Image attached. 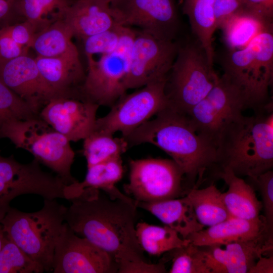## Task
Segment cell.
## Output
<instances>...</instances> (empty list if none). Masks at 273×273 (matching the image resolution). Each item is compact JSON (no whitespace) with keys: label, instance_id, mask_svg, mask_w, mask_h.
I'll list each match as a JSON object with an SVG mask.
<instances>
[{"label":"cell","instance_id":"e0dca14e","mask_svg":"<svg viewBox=\"0 0 273 273\" xmlns=\"http://www.w3.org/2000/svg\"><path fill=\"white\" fill-rule=\"evenodd\" d=\"M0 79L38 115L51 99L59 97L42 77L35 59L28 54L0 60Z\"/></svg>","mask_w":273,"mask_h":273},{"label":"cell","instance_id":"3957f363","mask_svg":"<svg viewBox=\"0 0 273 273\" xmlns=\"http://www.w3.org/2000/svg\"><path fill=\"white\" fill-rule=\"evenodd\" d=\"M272 167V109L243 114L225 127L217 142L214 168L253 178Z\"/></svg>","mask_w":273,"mask_h":273},{"label":"cell","instance_id":"d6a6232c","mask_svg":"<svg viewBox=\"0 0 273 273\" xmlns=\"http://www.w3.org/2000/svg\"><path fill=\"white\" fill-rule=\"evenodd\" d=\"M44 271L39 264L6 236L0 250V273H40Z\"/></svg>","mask_w":273,"mask_h":273},{"label":"cell","instance_id":"9c48e42d","mask_svg":"<svg viewBox=\"0 0 273 273\" xmlns=\"http://www.w3.org/2000/svg\"><path fill=\"white\" fill-rule=\"evenodd\" d=\"M39 163L35 159L22 163L13 155H2L0 150V222L10 208L11 201L20 195L69 199V185L57 175L42 170Z\"/></svg>","mask_w":273,"mask_h":273},{"label":"cell","instance_id":"d6986e66","mask_svg":"<svg viewBox=\"0 0 273 273\" xmlns=\"http://www.w3.org/2000/svg\"><path fill=\"white\" fill-rule=\"evenodd\" d=\"M268 231L273 232L268 228L263 215H260L253 219L230 217L190 235L186 239L198 246H221L234 242L253 239Z\"/></svg>","mask_w":273,"mask_h":273},{"label":"cell","instance_id":"d4e9b609","mask_svg":"<svg viewBox=\"0 0 273 273\" xmlns=\"http://www.w3.org/2000/svg\"><path fill=\"white\" fill-rule=\"evenodd\" d=\"M220 29L230 50L241 49L259 33L272 30V22L243 10L231 17Z\"/></svg>","mask_w":273,"mask_h":273},{"label":"cell","instance_id":"603a6c76","mask_svg":"<svg viewBox=\"0 0 273 273\" xmlns=\"http://www.w3.org/2000/svg\"><path fill=\"white\" fill-rule=\"evenodd\" d=\"M123 173L121 157L87 167L83 180L76 181L71 184L72 199L76 197L81 190L90 189L102 191L112 199H118L135 203L132 198L122 193L116 187V184L122 178Z\"/></svg>","mask_w":273,"mask_h":273},{"label":"cell","instance_id":"7a4b0ae2","mask_svg":"<svg viewBox=\"0 0 273 273\" xmlns=\"http://www.w3.org/2000/svg\"><path fill=\"white\" fill-rule=\"evenodd\" d=\"M123 138L128 147L150 144L164 151L193 187H197L205 172L215 165L216 146L196 131L187 115L170 104Z\"/></svg>","mask_w":273,"mask_h":273},{"label":"cell","instance_id":"4316f807","mask_svg":"<svg viewBox=\"0 0 273 273\" xmlns=\"http://www.w3.org/2000/svg\"><path fill=\"white\" fill-rule=\"evenodd\" d=\"M186 193L198 220L204 226H212L231 217L223 202L222 193L215 185L202 189L192 187Z\"/></svg>","mask_w":273,"mask_h":273},{"label":"cell","instance_id":"ac0fdd59","mask_svg":"<svg viewBox=\"0 0 273 273\" xmlns=\"http://www.w3.org/2000/svg\"><path fill=\"white\" fill-rule=\"evenodd\" d=\"M34 59L42 77L57 95L78 98L85 76L79 53Z\"/></svg>","mask_w":273,"mask_h":273},{"label":"cell","instance_id":"9a60e30c","mask_svg":"<svg viewBox=\"0 0 273 273\" xmlns=\"http://www.w3.org/2000/svg\"><path fill=\"white\" fill-rule=\"evenodd\" d=\"M54 273H113L118 266L107 252L76 234L65 222L56 244L52 270Z\"/></svg>","mask_w":273,"mask_h":273},{"label":"cell","instance_id":"f546056e","mask_svg":"<svg viewBox=\"0 0 273 273\" xmlns=\"http://www.w3.org/2000/svg\"><path fill=\"white\" fill-rule=\"evenodd\" d=\"M128 145L123 137H114L110 134L96 130L83 140L82 152L87 163V167L121 157Z\"/></svg>","mask_w":273,"mask_h":273},{"label":"cell","instance_id":"4fadbf2b","mask_svg":"<svg viewBox=\"0 0 273 273\" xmlns=\"http://www.w3.org/2000/svg\"><path fill=\"white\" fill-rule=\"evenodd\" d=\"M110 11L115 23L156 38L176 41L180 22L172 0H111Z\"/></svg>","mask_w":273,"mask_h":273},{"label":"cell","instance_id":"7402d4cb","mask_svg":"<svg viewBox=\"0 0 273 273\" xmlns=\"http://www.w3.org/2000/svg\"><path fill=\"white\" fill-rule=\"evenodd\" d=\"M215 174L228 185V191L222 193V195L231 217L253 219L260 215L262 204L252 185L229 169L217 170Z\"/></svg>","mask_w":273,"mask_h":273},{"label":"cell","instance_id":"f35d334b","mask_svg":"<svg viewBox=\"0 0 273 273\" xmlns=\"http://www.w3.org/2000/svg\"><path fill=\"white\" fill-rule=\"evenodd\" d=\"M28 48L16 42L5 27L0 29V60H8L27 55Z\"/></svg>","mask_w":273,"mask_h":273},{"label":"cell","instance_id":"cb8c5ba5","mask_svg":"<svg viewBox=\"0 0 273 273\" xmlns=\"http://www.w3.org/2000/svg\"><path fill=\"white\" fill-rule=\"evenodd\" d=\"M273 232L224 245L228 273H248L261 256L272 253Z\"/></svg>","mask_w":273,"mask_h":273},{"label":"cell","instance_id":"60d3db41","mask_svg":"<svg viewBox=\"0 0 273 273\" xmlns=\"http://www.w3.org/2000/svg\"><path fill=\"white\" fill-rule=\"evenodd\" d=\"M273 256H261L255 262L248 273H272Z\"/></svg>","mask_w":273,"mask_h":273},{"label":"cell","instance_id":"1f68e13d","mask_svg":"<svg viewBox=\"0 0 273 273\" xmlns=\"http://www.w3.org/2000/svg\"><path fill=\"white\" fill-rule=\"evenodd\" d=\"M171 253L170 273H211L203 246L191 242L174 249Z\"/></svg>","mask_w":273,"mask_h":273},{"label":"cell","instance_id":"8992f818","mask_svg":"<svg viewBox=\"0 0 273 273\" xmlns=\"http://www.w3.org/2000/svg\"><path fill=\"white\" fill-rule=\"evenodd\" d=\"M1 135L17 148L29 152L66 184L77 181L71 172L75 153L70 142L39 116L8 122L3 127Z\"/></svg>","mask_w":273,"mask_h":273},{"label":"cell","instance_id":"7c38bea8","mask_svg":"<svg viewBox=\"0 0 273 273\" xmlns=\"http://www.w3.org/2000/svg\"><path fill=\"white\" fill-rule=\"evenodd\" d=\"M246 109L240 92L222 75L207 95L186 115L196 131L216 147L225 127Z\"/></svg>","mask_w":273,"mask_h":273},{"label":"cell","instance_id":"f1b7e54d","mask_svg":"<svg viewBox=\"0 0 273 273\" xmlns=\"http://www.w3.org/2000/svg\"><path fill=\"white\" fill-rule=\"evenodd\" d=\"M135 232L142 249L152 255H160L185 246L190 242L166 225L162 226L145 222H139L135 225Z\"/></svg>","mask_w":273,"mask_h":273},{"label":"cell","instance_id":"30bf717a","mask_svg":"<svg viewBox=\"0 0 273 273\" xmlns=\"http://www.w3.org/2000/svg\"><path fill=\"white\" fill-rule=\"evenodd\" d=\"M166 78L150 83L121 97L104 116L98 118L94 130L125 137L170 103L165 92Z\"/></svg>","mask_w":273,"mask_h":273},{"label":"cell","instance_id":"ab89813d","mask_svg":"<svg viewBox=\"0 0 273 273\" xmlns=\"http://www.w3.org/2000/svg\"><path fill=\"white\" fill-rule=\"evenodd\" d=\"M23 18L18 8V0H0V25L2 28L17 23Z\"/></svg>","mask_w":273,"mask_h":273},{"label":"cell","instance_id":"ba28073f","mask_svg":"<svg viewBox=\"0 0 273 273\" xmlns=\"http://www.w3.org/2000/svg\"><path fill=\"white\" fill-rule=\"evenodd\" d=\"M135 29L123 27L117 48L95 60L86 56L87 69L78 90L79 99L111 107L126 93L125 79L129 68Z\"/></svg>","mask_w":273,"mask_h":273},{"label":"cell","instance_id":"836d02e7","mask_svg":"<svg viewBox=\"0 0 273 273\" xmlns=\"http://www.w3.org/2000/svg\"><path fill=\"white\" fill-rule=\"evenodd\" d=\"M39 116L30 106L9 88L0 79V139L4 125L14 120Z\"/></svg>","mask_w":273,"mask_h":273},{"label":"cell","instance_id":"277c9868","mask_svg":"<svg viewBox=\"0 0 273 273\" xmlns=\"http://www.w3.org/2000/svg\"><path fill=\"white\" fill-rule=\"evenodd\" d=\"M67 207L44 199L42 207L24 212L10 207L0 222L6 236L44 271H52L54 251L65 225Z\"/></svg>","mask_w":273,"mask_h":273},{"label":"cell","instance_id":"484cf974","mask_svg":"<svg viewBox=\"0 0 273 273\" xmlns=\"http://www.w3.org/2000/svg\"><path fill=\"white\" fill-rule=\"evenodd\" d=\"M73 33L63 19L55 20L37 32L31 46L37 56L54 57L78 53L71 39Z\"/></svg>","mask_w":273,"mask_h":273},{"label":"cell","instance_id":"8d00e7d4","mask_svg":"<svg viewBox=\"0 0 273 273\" xmlns=\"http://www.w3.org/2000/svg\"><path fill=\"white\" fill-rule=\"evenodd\" d=\"M4 27L16 42L28 48L31 47L34 37L38 31L37 26L27 20Z\"/></svg>","mask_w":273,"mask_h":273},{"label":"cell","instance_id":"5b68a950","mask_svg":"<svg viewBox=\"0 0 273 273\" xmlns=\"http://www.w3.org/2000/svg\"><path fill=\"white\" fill-rule=\"evenodd\" d=\"M222 66L223 75L240 92L247 109H265L273 80L272 30L259 33L242 49L230 50Z\"/></svg>","mask_w":273,"mask_h":273},{"label":"cell","instance_id":"e575fe53","mask_svg":"<svg viewBox=\"0 0 273 273\" xmlns=\"http://www.w3.org/2000/svg\"><path fill=\"white\" fill-rule=\"evenodd\" d=\"M123 27L115 24L110 29L91 35L82 39L86 56L106 54L118 47Z\"/></svg>","mask_w":273,"mask_h":273},{"label":"cell","instance_id":"d590c367","mask_svg":"<svg viewBox=\"0 0 273 273\" xmlns=\"http://www.w3.org/2000/svg\"><path fill=\"white\" fill-rule=\"evenodd\" d=\"M261 196L262 208L268 228L273 231V171L268 170L253 178H248Z\"/></svg>","mask_w":273,"mask_h":273},{"label":"cell","instance_id":"83f0119b","mask_svg":"<svg viewBox=\"0 0 273 273\" xmlns=\"http://www.w3.org/2000/svg\"><path fill=\"white\" fill-rule=\"evenodd\" d=\"M215 0H188L187 13L192 32L204 50L210 65L213 67L212 37L216 30L213 10Z\"/></svg>","mask_w":273,"mask_h":273},{"label":"cell","instance_id":"74e56055","mask_svg":"<svg viewBox=\"0 0 273 273\" xmlns=\"http://www.w3.org/2000/svg\"><path fill=\"white\" fill-rule=\"evenodd\" d=\"M242 0H215L213 10L216 29H221L232 16L241 10Z\"/></svg>","mask_w":273,"mask_h":273},{"label":"cell","instance_id":"5bb4252c","mask_svg":"<svg viewBox=\"0 0 273 273\" xmlns=\"http://www.w3.org/2000/svg\"><path fill=\"white\" fill-rule=\"evenodd\" d=\"M178 43L156 38L135 29L125 87L139 88L166 78L176 56Z\"/></svg>","mask_w":273,"mask_h":273},{"label":"cell","instance_id":"2e32d148","mask_svg":"<svg viewBox=\"0 0 273 273\" xmlns=\"http://www.w3.org/2000/svg\"><path fill=\"white\" fill-rule=\"evenodd\" d=\"M99 107L75 97L60 96L51 99L38 116L70 142H77L93 131Z\"/></svg>","mask_w":273,"mask_h":273},{"label":"cell","instance_id":"6da1fadb","mask_svg":"<svg viewBox=\"0 0 273 273\" xmlns=\"http://www.w3.org/2000/svg\"><path fill=\"white\" fill-rule=\"evenodd\" d=\"M65 222L77 235L109 253L120 273H163L164 263H148L135 232L136 203L112 199L102 191L85 189L69 200Z\"/></svg>","mask_w":273,"mask_h":273},{"label":"cell","instance_id":"ffe728a7","mask_svg":"<svg viewBox=\"0 0 273 273\" xmlns=\"http://www.w3.org/2000/svg\"><path fill=\"white\" fill-rule=\"evenodd\" d=\"M111 0H76L66 10L63 20L74 36L83 39L114 27L110 11Z\"/></svg>","mask_w":273,"mask_h":273},{"label":"cell","instance_id":"44dd1931","mask_svg":"<svg viewBox=\"0 0 273 273\" xmlns=\"http://www.w3.org/2000/svg\"><path fill=\"white\" fill-rule=\"evenodd\" d=\"M136 205L155 216L165 225L176 231L184 239L204 227L198 220L191 202L186 195L180 198L156 202H139Z\"/></svg>","mask_w":273,"mask_h":273},{"label":"cell","instance_id":"52a82bcc","mask_svg":"<svg viewBox=\"0 0 273 273\" xmlns=\"http://www.w3.org/2000/svg\"><path fill=\"white\" fill-rule=\"evenodd\" d=\"M219 77L197 40L183 45L178 43L165 84L170 105L187 114L207 95Z\"/></svg>","mask_w":273,"mask_h":273},{"label":"cell","instance_id":"4dcf8cb0","mask_svg":"<svg viewBox=\"0 0 273 273\" xmlns=\"http://www.w3.org/2000/svg\"><path fill=\"white\" fill-rule=\"evenodd\" d=\"M70 4L69 0H18V8L21 16L34 23L39 31L51 23L46 16L54 13L63 19Z\"/></svg>","mask_w":273,"mask_h":273},{"label":"cell","instance_id":"8fae6325","mask_svg":"<svg viewBox=\"0 0 273 273\" xmlns=\"http://www.w3.org/2000/svg\"><path fill=\"white\" fill-rule=\"evenodd\" d=\"M129 165V182L123 188L136 203L177 198L186 193L184 173L171 159L131 160Z\"/></svg>","mask_w":273,"mask_h":273},{"label":"cell","instance_id":"b9f144b4","mask_svg":"<svg viewBox=\"0 0 273 273\" xmlns=\"http://www.w3.org/2000/svg\"><path fill=\"white\" fill-rule=\"evenodd\" d=\"M5 234L4 232L2 225L0 223V250L3 245L5 239Z\"/></svg>","mask_w":273,"mask_h":273}]
</instances>
